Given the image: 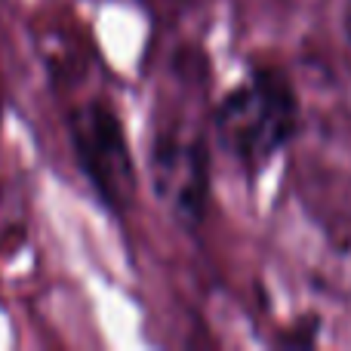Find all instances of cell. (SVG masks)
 I'll list each match as a JSON object with an SVG mask.
<instances>
[{
	"mask_svg": "<svg viewBox=\"0 0 351 351\" xmlns=\"http://www.w3.org/2000/svg\"><path fill=\"white\" fill-rule=\"evenodd\" d=\"M154 191L179 222L197 225L206 204V152L200 139L164 133L154 148Z\"/></svg>",
	"mask_w": 351,
	"mask_h": 351,
	"instance_id": "obj_3",
	"label": "cell"
},
{
	"mask_svg": "<svg viewBox=\"0 0 351 351\" xmlns=\"http://www.w3.org/2000/svg\"><path fill=\"white\" fill-rule=\"evenodd\" d=\"M299 123V105L278 71H256L225 96L216 111L222 148L247 170L265 167L290 142Z\"/></svg>",
	"mask_w": 351,
	"mask_h": 351,
	"instance_id": "obj_1",
	"label": "cell"
},
{
	"mask_svg": "<svg viewBox=\"0 0 351 351\" xmlns=\"http://www.w3.org/2000/svg\"><path fill=\"white\" fill-rule=\"evenodd\" d=\"M71 142L99 197L114 210H123L133 200L136 173L117 117L105 105H86L71 117Z\"/></svg>",
	"mask_w": 351,
	"mask_h": 351,
	"instance_id": "obj_2",
	"label": "cell"
}]
</instances>
